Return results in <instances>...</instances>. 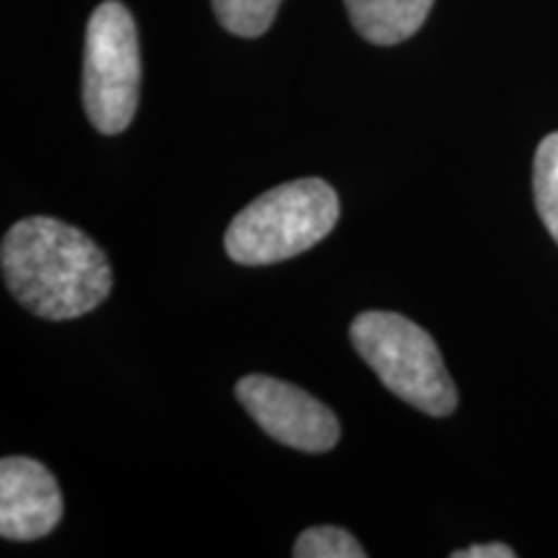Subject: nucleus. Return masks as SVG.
I'll list each match as a JSON object with an SVG mask.
<instances>
[{
    "instance_id": "nucleus-1",
    "label": "nucleus",
    "mask_w": 558,
    "mask_h": 558,
    "mask_svg": "<svg viewBox=\"0 0 558 558\" xmlns=\"http://www.w3.org/2000/svg\"><path fill=\"white\" fill-rule=\"evenodd\" d=\"M11 295L47 320H70L99 308L114 275L107 254L78 228L45 215L19 220L0 246Z\"/></svg>"
},
{
    "instance_id": "nucleus-2",
    "label": "nucleus",
    "mask_w": 558,
    "mask_h": 558,
    "mask_svg": "<svg viewBox=\"0 0 558 558\" xmlns=\"http://www.w3.org/2000/svg\"><path fill=\"white\" fill-rule=\"evenodd\" d=\"M339 220V197L320 179H300L264 192L226 230L233 262L264 267L303 254L326 239Z\"/></svg>"
},
{
    "instance_id": "nucleus-3",
    "label": "nucleus",
    "mask_w": 558,
    "mask_h": 558,
    "mask_svg": "<svg viewBox=\"0 0 558 558\" xmlns=\"http://www.w3.org/2000/svg\"><path fill=\"white\" fill-rule=\"evenodd\" d=\"M354 349L390 393L429 416H450L458 390L442 354L422 326L399 313L367 311L349 329Z\"/></svg>"
},
{
    "instance_id": "nucleus-4",
    "label": "nucleus",
    "mask_w": 558,
    "mask_h": 558,
    "mask_svg": "<svg viewBox=\"0 0 558 558\" xmlns=\"http://www.w3.org/2000/svg\"><path fill=\"white\" fill-rule=\"evenodd\" d=\"M140 101V41L132 13L107 0L88 21L83 54V107L101 135L130 128Z\"/></svg>"
},
{
    "instance_id": "nucleus-5",
    "label": "nucleus",
    "mask_w": 558,
    "mask_h": 558,
    "mask_svg": "<svg viewBox=\"0 0 558 558\" xmlns=\"http://www.w3.org/2000/svg\"><path fill=\"white\" fill-rule=\"evenodd\" d=\"M235 396L271 439L292 450L329 452L339 442L337 414L292 383L246 375L235 383Z\"/></svg>"
},
{
    "instance_id": "nucleus-6",
    "label": "nucleus",
    "mask_w": 558,
    "mask_h": 558,
    "mask_svg": "<svg viewBox=\"0 0 558 558\" xmlns=\"http://www.w3.org/2000/svg\"><path fill=\"white\" fill-rule=\"evenodd\" d=\"M62 520L58 481L32 458H3L0 463V535L5 541H37Z\"/></svg>"
},
{
    "instance_id": "nucleus-7",
    "label": "nucleus",
    "mask_w": 558,
    "mask_h": 558,
    "mask_svg": "<svg viewBox=\"0 0 558 558\" xmlns=\"http://www.w3.org/2000/svg\"><path fill=\"white\" fill-rule=\"evenodd\" d=\"M344 3L362 39L393 47L422 29L435 0H344Z\"/></svg>"
},
{
    "instance_id": "nucleus-8",
    "label": "nucleus",
    "mask_w": 558,
    "mask_h": 558,
    "mask_svg": "<svg viewBox=\"0 0 558 558\" xmlns=\"http://www.w3.org/2000/svg\"><path fill=\"white\" fill-rule=\"evenodd\" d=\"M535 207L550 239L558 243V132L543 137L533 160Z\"/></svg>"
},
{
    "instance_id": "nucleus-9",
    "label": "nucleus",
    "mask_w": 558,
    "mask_h": 558,
    "mask_svg": "<svg viewBox=\"0 0 558 558\" xmlns=\"http://www.w3.org/2000/svg\"><path fill=\"white\" fill-rule=\"evenodd\" d=\"M282 0H213L215 16L235 37H262L275 21Z\"/></svg>"
},
{
    "instance_id": "nucleus-10",
    "label": "nucleus",
    "mask_w": 558,
    "mask_h": 558,
    "mask_svg": "<svg viewBox=\"0 0 558 558\" xmlns=\"http://www.w3.org/2000/svg\"><path fill=\"white\" fill-rule=\"evenodd\" d=\"M295 558H365L367 550L360 546V541L354 538L347 530L333 527V525H320L308 527L305 533H300L292 548Z\"/></svg>"
},
{
    "instance_id": "nucleus-11",
    "label": "nucleus",
    "mask_w": 558,
    "mask_h": 558,
    "mask_svg": "<svg viewBox=\"0 0 558 558\" xmlns=\"http://www.w3.org/2000/svg\"><path fill=\"white\" fill-rule=\"evenodd\" d=\"M452 558H514V550L505 543H486V546H471L465 550H456Z\"/></svg>"
}]
</instances>
